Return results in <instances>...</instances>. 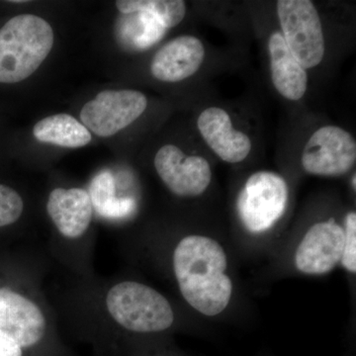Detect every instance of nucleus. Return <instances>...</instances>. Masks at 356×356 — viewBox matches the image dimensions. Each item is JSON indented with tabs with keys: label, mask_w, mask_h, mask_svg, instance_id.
I'll return each mask as SVG.
<instances>
[{
	"label": "nucleus",
	"mask_w": 356,
	"mask_h": 356,
	"mask_svg": "<svg viewBox=\"0 0 356 356\" xmlns=\"http://www.w3.org/2000/svg\"><path fill=\"white\" fill-rule=\"evenodd\" d=\"M76 287L70 302H58V318L67 316L95 355L112 353L122 334H154L168 331L175 315L168 298L154 288L131 280H98L70 275ZM72 330V331H74Z\"/></svg>",
	"instance_id": "1"
},
{
	"label": "nucleus",
	"mask_w": 356,
	"mask_h": 356,
	"mask_svg": "<svg viewBox=\"0 0 356 356\" xmlns=\"http://www.w3.org/2000/svg\"><path fill=\"white\" fill-rule=\"evenodd\" d=\"M227 266L224 248L208 236H184L173 250V274L182 297L208 317L222 313L231 301L233 283Z\"/></svg>",
	"instance_id": "2"
},
{
	"label": "nucleus",
	"mask_w": 356,
	"mask_h": 356,
	"mask_svg": "<svg viewBox=\"0 0 356 356\" xmlns=\"http://www.w3.org/2000/svg\"><path fill=\"white\" fill-rule=\"evenodd\" d=\"M47 213L57 234L50 243L51 259L69 274L91 277L93 243L89 241L93 210L88 191L81 187H57L49 194Z\"/></svg>",
	"instance_id": "3"
},
{
	"label": "nucleus",
	"mask_w": 356,
	"mask_h": 356,
	"mask_svg": "<svg viewBox=\"0 0 356 356\" xmlns=\"http://www.w3.org/2000/svg\"><path fill=\"white\" fill-rule=\"evenodd\" d=\"M53 28L43 18L21 14L0 28V83H17L32 76L54 46Z\"/></svg>",
	"instance_id": "4"
},
{
	"label": "nucleus",
	"mask_w": 356,
	"mask_h": 356,
	"mask_svg": "<svg viewBox=\"0 0 356 356\" xmlns=\"http://www.w3.org/2000/svg\"><path fill=\"white\" fill-rule=\"evenodd\" d=\"M289 200L286 180L278 173H252L236 199V210L250 233H264L284 215Z\"/></svg>",
	"instance_id": "5"
},
{
	"label": "nucleus",
	"mask_w": 356,
	"mask_h": 356,
	"mask_svg": "<svg viewBox=\"0 0 356 356\" xmlns=\"http://www.w3.org/2000/svg\"><path fill=\"white\" fill-rule=\"evenodd\" d=\"M276 11L281 35L293 57L305 70L320 65L325 57V43L315 4L309 0H280Z\"/></svg>",
	"instance_id": "6"
},
{
	"label": "nucleus",
	"mask_w": 356,
	"mask_h": 356,
	"mask_svg": "<svg viewBox=\"0 0 356 356\" xmlns=\"http://www.w3.org/2000/svg\"><path fill=\"white\" fill-rule=\"evenodd\" d=\"M356 140L348 131L339 126L318 128L306 143L301 165L309 175L339 177L355 165Z\"/></svg>",
	"instance_id": "7"
},
{
	"label": "nucleus",
	"mask_w": 356,
	"mask_h": 356,
	"mask_svg": "<svg viewBox=\"0 0 356 356\" xmlns=\"http://www.w3.org/2000/svg\"><path fill=\"white\" fill-rule=\"evenodd\" d=\"M147 106L146 95L140 91H102L81 109V123L99 137H111L140 118Z\"/></svg>",
	"instance_id": "8"
},
{
	"label": "nucleus",
	"mask_w": 356,
	"mask_h": 356,
	"mask_svg": "<svg viewBox=\"0 0 356 356\" xmlns=\"http://www.w3.org/2000/svg\"><path fill=\"white\" fill-rule=\"evenodd\" d=\"M154 165L161 181L178 197L202 195L212 180L207 159L201 156H186L175 145L161 147L154 156Z\"/></svg>",
	"instance_id": "9"
},
{
	"label": "nucleus",
	"mask_w": 356,
	"mask_h": 356,
	"mask_svg": "<svg viewBox=\"0 0 356 356\" xmlns=\"http://www.w3.org/2000/svg\"><path fill=\"white\" fill-rule=\"evenodd\" d=\"M344 240V229L334 219L313 225L297 248V269L309 275L330 273L341 261Z\"/></svg>",
	"instance_id": "10"
},
{
	"label": "nucleus",
	"mask_w": 356,
	"mask_h": 356,
	"mask_svg": "<svg viewBox=\"0 0 356 356\" xmlns=\"http://www.w3.org/2000/svg\"><path fill=\"white\" fill-rule=\"evenodd\" d=\"M197 128L206 144L225 163H242L252 151L250 137L234 128L231 116L221 107L203 110L198 117Z\"/></svg>",
	"instance_id": "11"
},
{
	"label": "nucleus",
	"mask_w": 356,
	"mask_h": 356,
	"mask_svg": "<svg viewBox=\"0 0 356 356\" xmlns=\"http://www.w3.org/2000/svg\"><path fill=\"white\" fill-rule=\"evenodd\" d=\"M205 48L197 37L182 35L163 44L151 63L154 79L163 83H179L202 67Z\"/></svg>",
	"instance_id": "12"
},
{
	"label": "nucleus",
	"mask_w": 356,
	"mask_h": 356,
	"mask_svg": "<svg viewBox=\"0 0 356 356\" xmlns=\"http://www.w3.org/2000/svg\"><path fill=\"white\" fill-rule=\"evenodd\" d=\"M267 48L274 88L288 100L301 99L308 88L307 70L293 57L280 31L271 33Z\"/></svg>",
	"instance_id": "13"
},
{
	"label": "nucleus",
	"mask_w": 356,
	"mask_h": 356,
	"mask_svg": "<svg viewBox=\"0 0 356 356\" xmlns=\"http://www.w3.org/2000/svg\"><path fill=\"white\" fill-rule=\"evenodd\" d=\"M39 142L70 149H77L90 143L91 134L81 122L69 114H56L39 121L33 128Z\"/></svg>",
	"instance_id": "14"
},
{
	"label": "nucleus",
	"mask_w": 356,
	"mask_h": 356,
	"mask_svg": "<svg viewBox=\"0 0 356 356\" xmlns=\"http://www.w3.org/2000/svg\"><path fill=\"white\" fill-rule=\"evenodd\" d=\"M88 191L95 213L104 219H124L135 210L133 199L117 197L114 177L110 172L98 173L91 180Z\"/></svg>",
	"instance_id": "15"
},
{
	"label": "nucleus",
	"mask_w": 356,
	"mask_h": 356,
	"mask_svg": "<svg viewBox=\"0 0 356 356\" xmlns=\"http://www.w3.org/2000/svg\"><path fill=\"white\" fill-rule=\"evenodd\" d=\"M165 28L149 14H124L117 25V36L123 46L146 49L156 43Z\"/></svg>",
	"instance_id": "16"
},
{
	"label": "nucleus",
	"mask_w": 356,
	"mask_h": 356,
	"mask_svg": "<svg viewBox=\"0 0 356 356\" xmlns=\"http://www.w3.org/2000/svg\"><path fill=\"white\" fill-rule=\"evenodd\" d=\"M115 4L122 14H149L165 29L175 27L186 15V4L181 0H118Z\"/></svg>",
	"instance_id": "17"
},
{
	"label": "nucleus",
	"mask_w": 356,
	"mask_h": 356,
	"mask_svg": "<svg viewBox=\"0 0 356 356\" xmlns=\"http://www.w3.org/2000/svg\"><path fill=\"white\" fill-rule=\"evenodd\" d=\"M24 208V200L15 189L0 184V228L13 226L19 221Z\"/></svg>",
	"instance_id": "18"
},
{
	"label": "nucleus",
	"mask_w": 356,
	"mask_h": 356,
	"mask_svg": "<svg viewBox=\"0 0 356 356\" xmlns=\"http://www.w3.org/2000/svg\"><path fill=\"white\" fill-rule=\"evenodd\" d=\"M344 229V247L341 264L346 270L351 273H356V214L350 212L346 217V229Z\"/></svg>",
	"instance_id": "19"
},
{
	"label": "nucleus",
	"mask_w": 356,
	"mask_h": 356,
	"mask_svg": "<svg viewBox=\"0 0 356 356\" xmlns=\"http://www.w3.org/2000/svg\"><path fill=\"white\" fill-rule=\"evenodd\" d=\"M355 181H356V177H355V175H353V188H355V187H356Z\"/></svg>",
	"instance_id": "20"
},
{
	"label": "nucleus",
	"mask_w": 356,
	"mask_h": 356,
	"mask_svg": "<svg viewBox=\"0 0 356 356\" xmlns=\"http://www.w3.org/2000/svg\"><path fill=\"white\" fill-rule=\"evenodd\" d=\"M95 356H114V355H95Z\"/></svg>",
	"instance_id": "21"
}]
</instances>
